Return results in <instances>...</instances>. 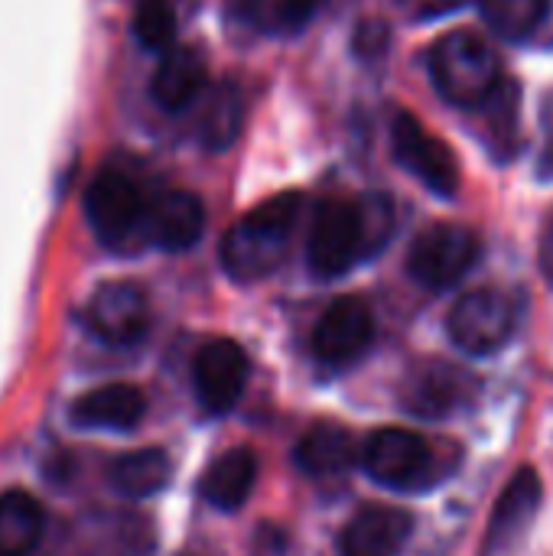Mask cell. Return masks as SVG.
<instances>
[{"label":"cell","instance_id":"6da1fadb","mask_svg":"<svg viewBox=\"0 0 553 556\" xmlns=\"http://www.w3.org/2000/svg\"><path fill=\"white\" fill-rule=\"evenodd\" d=\"M300 212H303V195L280 192L261 202L257 208H251L244 218H238L225 231L218 248L225 274L238 283H251L274 274L290 251Z\"/></svg>","mask_w":553,"mask_h":556},{"label":"cell","instance_id":"7a4b0ae2","mask_svg":"<svg viewBox=\"0 0 553 556\" xmlns=\"http://www.w3.org/2000/svg\"><path fill=\"white\" fill-rule=\"evenodd\" d=\"M437 91L456 108H482L502 85V65L489 39L473 29H453L427 55Z\"/></svg>","mask_w":553,"mask_h":556},{"label":"cell","instance_id":"3957f363","mask_svg":"<svg viewBox=\"0 0 553 556\" xmlns=\"http://www.w3.org/2000/svg\"><path fill=\"white\" fill-rule=\"evenodd\" d=\"M153 195L124 166H104L85 189V218L98 241L111 251H137L147 244V218Z\"/></svg>","mask_w":553,"mask_h":556},{"label":"cell","instance_id":"277c9868","mask_svg":"<svg viewBox=\"0 0 553 556\" xmlns=\"http://www.w3.org/2000/svg\"><path fill=\"white\" fill-rule=\"evenodd\" d=\"M372 257L368 251V231L362 202L355 199H326L316 208L310 241H306V261L310 270L319 280H336L349 274L359 261Z\"/></svg>","mask_w":553,"mask_h":556},{"label":"cell","instance_id":"5b68a950","mask_svg":"<svg viewBox=\"0 0 553 556\" xmlns=\"http://www.w3.org/2000/svg\"><path fill=\"white\" fill-rule=\"evenodd\" d=\"M359 459L368 479L394 492H420L437 479V453L414 430H401V427L375 430L365 440Z\"/></svg>","mask_w":553,"mask_h":556},{"label":"cell","instance_id":"8992f818","mask_svg":"<svg viewBox=\"0 0 553 556\" xmlns=\"http://www.w3.org/2000/svg\"><path fill=\"white\" fill-rule=\"evenodd\" d=\"M476 261H479L476 231L466 225L440 222L414 238L407 251V274L424 290L440 293V290L456 287L473 270Z\"/></svg>","mask_w":553,"mask_h":556},{"label":"cell","instance_id":"52a82bcc","mask_svg":"<svg viewBox=\"0 0 553 556\" xmlns=\"http://www.w3.org/2000/svg\"><path fill=\"white\" fill-rule=\"evenodd\" d=\"M518 326V303L499 287H479L463 293L447 319V332L466 355L499 352Z\"/></svg>","mask_w":553,"mask_h":556},{"label":"cell","instance_id":"ba28073f","mask_svg":"<svg viewBox=\"0 0 553 556\" xmlns=\"http://www.w3.org/2000/svg\"><path fill=\"white\" fill-rule=\"evenodd\" d=\"M391 147L401 169H407L420 186H427L440 199H453L460 189V163L456 153L433 137L411 111H394L391 117Z\"/></svg>","mask_w":553,"mask_h":556},{"label":"cell","instance_id":"9c48e42d","mask_svg":"<svg viewBox=\"0 0 553 556\" xmlns=\"http://www.w3.org/2000/svg\"><path fill=\"white\" fill-rule=\"evenodd\" d=\"M85 326L95 339L114 349L137 345L150 329V303L147 293L130 280L101 283L85 306Z\"/></svg>","mask_w":553,"mask_h":556},{"label":"cell","instance_id":"30bf717a","mask_svg":"<svg viewBox=\"0 0 553 556\" xmlns=\"http://www.w3.org/2000/svg\"><path fill=\"white\" fill-rule=\"evenodd\" d=\"M541 502H544V485H541L538 469L531 466L518 469L492 508L486 541H482V556H515L538 521Z\"/></svg>","mask_w":553,"mask_h":556},{"label":"cell","instance_id":"8fae6325","mask_svg":"<svg viewBox=\"0 0 553 556\" xmlns=\"http://www.w3.org/2000/svg\"><path fill=\"white\" fill-rule=\"evenodd\" d=\"M375 342V316L365 300L342 296L336 300L316 323L313 352L326 368H349L372 352Z\"/></svg>","mask_w":553,"mask_h":556},{"label":"cell","instance_id":"7c38bea8","mask_svg":"<svg viewBox=\"0 0 553 556\" xmlns=\"http://www.w3.org/2000/svg\"><path fill=\"white\" fill-rule=\"evenodd\" d=\"M473 397V381L463 368L440 362V358H424L407 368L401 381V404L407 414L420 420H443L453 417L460 407H466Z\"/></svg>","mask_w":553,"mask_h":556},{"label":"cell","instance_id":"4fadbf2b","mask_svg":"<svg viewBox=\"0 0 553 556\" xmlns=\"http://www.w3.org/2000/svg\"><path fill=\"white\" fill-rule=\"evenodd\" d=\"M248 375H251V362L244 349L231 339H212L192 358L196 397L209 414H228L241 401L248 388Z\"/></svg>","mask_w":553,"mask_h":556},{"label":"cell","instance_id":"5bb4252c","mask_svg":"<svg viewBox=\"0 0 553 556\" xmlns=\"http://www.w3.org/2000/svg\"><path fill=\"white\" fill-rule=\"evenodd\" d=\"M414 534V518L394 505H368L339 534L342 556H401Z\"/></svg>","mask_w":553,"mask_h":556},{"label":"cell","instance_id":"9a60e30c","mask_svg":"<svg viewBox=\"0 0 553 556\" xmlns=\"http://www.w3.org/2000/svg\"><path fill=\"white\" fill-rule=\"evenodd\" d=\"M209 91V65L199 49L192 46H173L163 52L153 78H150V98L166 114H183L199 104V98Z\"/></svg>","mask_w":553,"mask_h":556},{"label":"cell","instance_id":"2e32d148","mask_svg":"<svg viewBox=\"0 0 553 556\" xmlns=\"http://www.w3.org/2000/svg\"><path fill=\"white\" fill-rule=\"evenodd\" d=\"M205 231V205L186 189L156 192L147 218V244L160 251H189Z\"/></svg>","mask_w":553,"mask_h":556},{"label":"cell","instance_id":"e0dca14e","mask_svg":"<svg viewBox=\"0 0 553 556\" xmlns=\"http://www.w3.org/2000/svg\"><path fill=\"white\" fill-rule=\"evenodd\" d=\"M147 414V397L140 388L114 381L85 391L72 404V424L78 430H134Z\"/></svg>","mask_w":553,"mask_h":556},{"label":"cell","instance_id":"ac0fdd59","mask_svg":"<svg viewBox=\"0 0 553 556\" xmlns=\"http://www.w3.org/2000/svg\"><path fill=\"white\" fill-rule=\"evenodd\" d=\"M257 482V456L251 450H228L222 453L202 476L199 482V495L205 498V505L218 508V511H238Z\"/></svg>","mask_w":553,"mask_h":556},{"label":"cell","instance_id":"d6986e66","mask_svg":"<svg viewBox=\"0 0 553 556\" xmlns=\"http://www.w3.org/2000/svg\"><path fill=\"white\" fill-rule=\"evenodd\" d=\"M241 117H244V104H241L238 88L231 81H222L209 88L196 104V140L205 150L222 153L238 140Z\"/></svg>","mask_w":553,"mask_h":556},{"label":"cell","instance_id":"ffe728a7","mask_svg":"<svg viewBox=\"0 0 553 556\" xmlns=\"http://www.w3.org/2000/svg\"><path fill=\"white\" fill-rule=\"evenodd\" d=\"M355 440L349 430L323 424L313 427L293 450V463L303 476L310 479H332L342 476L352 463H355Z\"/></svg>","mask_w":553,"mask_h":556},{"label":"cell","instance_id":"44dd1931","mask_svg":"<svg viewBox=\"0 0 553 556\" xmlns=\"http://www.w3.org/2000/svg\"><path fill=\"white\" fill-rule=\"evenodd\" d=\"M46 515L39 502L23 492L10 489L0 495V556H29L42 541Z\"/></svg>","mask_w":553,"mask_h":556},{"label":"cell","instance_id":"7402d4cb","mask_svg":"<svg viewBox=\"0 0 553 556\" xmlns=\"http://www.w3.org/2000/svg\"><path fill=\"white\" fill-rule=\"evenodd\" d=\"M173 463L163 450H134L108 466V482L124 498H150L166 489Z\"/></svg>","mask_w":553,"mask_h":556},{"label":"cell","instance_id":"603a6c76","mask_svg":"<svg viewBox=\"0 0 553 556\" xmlns=\"http://www.w3.org/2000/svg\"><path fill=\"white\" fill-rule=\"evenodd\" d=\"M326 0H241V20L264 36H293L310 26Z\"/></svg>","mask_w":553,"mask_h":556},{"label":"cell","instance_id":"cb8c5ba5","mask_svg":"<svg viewBox=\"0 0 553 556\" xmlns=\"http://www.w3.org/2000/svg\"><path fill=\"white\" fill-rule=\"evenodd\" d=\"M489 29L502 39L521 42L544 23L551 0H479Z\"/></svg>","mask_w":553,"mask_h":556},{"label":"cell","instance_id":"d4e9b609","mask_svg":"<svg viewBox=\"0 0 553 556\" xmlns=\"http://www.w3.org/2000/svg\"><path fill=\"white\" fill-rule=\"evenodd\" d=\"M134 39L150 52H169L176 39V7L173 0H140L130 20Z\"/></svg>","mask_w":553,"mask_h":556},{"label":"cell","instance_id":"484cf974","mask_svg":"<svg viewBox=\"0 0 553 556\" xmlns=\"http://www.w3.org/2000/svg\"><path fill=\"white\" fill-rule=\"evenodd\" d=\"M538 264H541V274L548 280V287L553 290V212L544 222V231H541V244H538Z\"/></svg>","mask_w":553,"mask_h":556}]
</instances>
